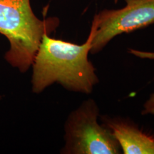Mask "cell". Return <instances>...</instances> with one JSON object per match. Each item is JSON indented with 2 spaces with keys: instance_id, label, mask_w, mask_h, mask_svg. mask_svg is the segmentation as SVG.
<instances>
[{
  "instance_id": "cell-6",
  "label": "cell",
  "mask_w": 154,
  "mask_h": 154,
  "mask_svg": "<svg viewBox=\"0 0 154 154\" xmlns=\"http://www.w3.org/2000/svg\"><path fill=\"white\" fill-rule=\"evenodd\" d=\"M143 109L141 111L143 115H154V93L151 94L143 104Z\"/></svg>"
},
{
  "instance_id": "cell-7",
  "label": "cell",
  "mask_w": 154,
  "mask_h": 154,
  "mask_svg": "<svg viewBox=\"0 0 154 154\" xmlns=\"http://www.w3.org/2000/svg\"><path fill=\"white\" fill-rule=\"evenodd\" d=\"M113 1H114V2H115L116 4L118 2V0H113Z\"/></svg>"
},
{
  "instance_id": "cell-4",
  "label": "cell",
  "mask_w": 154,
  "mask_h": 154,
  "mask_svg": "<svg viewBox=\"0 0 154 154\" xmlns=\"http://www.w3.org/2000/svg\"><path fill=\"white\" fill-rule=\"evenodd\" d=\"M121 9H105L94 15L89 34L90 54H96L116 36L154 24V0H125Z\"/></svg>"
},
{
  "instance_id": "cell-8",
  "label": "cell",
  "mask_w": 154,
  "mask_h": 154,
  "mask_svg": "<svg viewBox=\"0 0 154 154\" xmlns=\"http://www.w3.org/2000/svg\"><path fill=\"white\" fill-rule=\"evenodd\" d=\"M2 96L0 95V101H1V100H2Z\"/></svg>"
},
{
  "instance_id": "cell-5",
  "label": "cell",
  "mask_w": 154,
  "mask_h": 154,
  "mask_svg": "<svg viewBox=\"0 0 154 154\" xmlns=\"http://www.w3.org/2000/svg\"><path fill=\"white\" fill-rule=\"evenodd\" d=\"M102 124L112 132L124 154H154V137L144 133L128 119L101 116Z\"/></svg>"
},
{
  "instance_id": "cell-2",
  "label": "cell",
  "mask_w": 154,
  "mask_h": 154,
  "mask_svg": "<svg viewBox=\"0 0 154 154\" xmlns=\"http://www.w3.org/2000/svg\"><path fill=\"white\" fill-rule=\"evenodd\" d=\"M59 23L57 17L38 18L30 0H0V34L9 44L5 60L22 74L27 72L44 35L55 32Z\"/></svg>"
},
{
  "instance_id": "cell-1",
  "label": "cell",
  "mask_w": 154,
  "mask_h": 154,
  "mask_svg": "<svg viewBox=\"0 0 154 154\" xmlns=\"http://www.w3.org/2000/svg\"><path fill=\"white\" fill-rule=\"evenodd\" d=\"M91 36L82 44L45 34L32 63V91L38 94L54 84L69 91L89 94L99 83L96 68L88 59Z\"/></svg>"
},
{
  "instance_id": "cell-3",
  "label": "cell",
  "mask_w": 154,
  "mask_h": 154,
  "mask_svg": "<svg viewBox=\"0 0 154 154\" xmlns=\"http://www.w3.org/2000/svg\"><path fill=\"white\" fill-rule=\"evenodd\" d=\"M99 107L93 99L69 113L63 126L62 154H119L120 146L112 132L99 122Z\"/></svg>"
}]
</instances>
